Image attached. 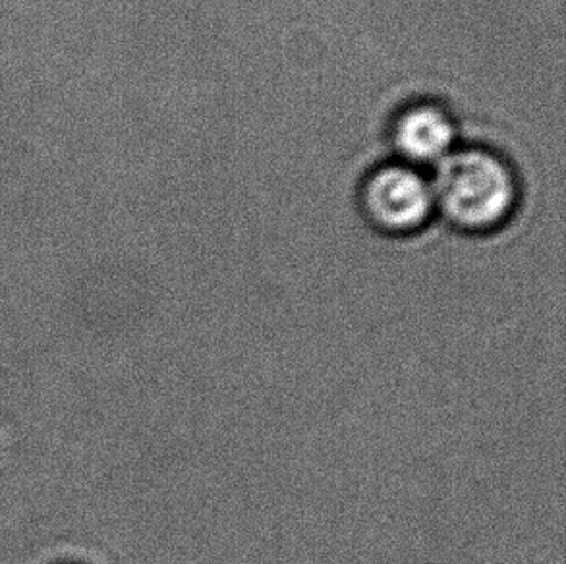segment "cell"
I'll use <instances>...</instances> for the list:
<instances>
[{
  "label": "cell",
  "instance_id": "obj_1",
  "mask_svg": "<svg viewBox=\"0 0 566 564\" xmlns=\"http://www.w3.org/2000/svg\"><path fill=\"white\" fill-rule=\"evenodd\" d=\"M436 213L468 237H485L511 222L521 201L514 168L485 147H457L431 180Z\"/></svg>",
  "mask_w": 566,
  "mask_h": 564
},
{
  "label": "cell",
  "instance_id": "obj_2",
  "mask_svg": "<svg viewBox=\"0 0 566 564\" xmlns=\"http://www.w3.org/2000/svg\"><path fill=\"white\" fill-rule=\"evenodd\" d=\"M358 206L364 221L387 238L413 237L436 215L431 180L406 163L371 170L361 184Z\"/></svg>",
  "mask_w": 566,
  "mask_h": 564
},
{
  "label": "cell",
  "instance_id": "obj_3",
  "mask_svg": "<svg viewBox=\"0 0 566 564\" xmlns=\"http://www.w3.org/2000/svg\"><path fill=\"white\" fill-rule=\"evenodd\" d=\"M390 144L400 163L410 167L439 165L457 149V124L439 103H413L395 116Z\"/></svg>",
  "mask_w": 566,
  "mask_h": 564
}]
</instances>
